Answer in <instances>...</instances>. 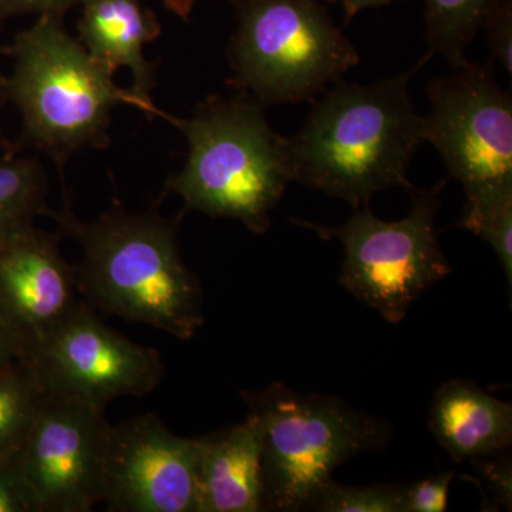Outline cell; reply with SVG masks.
<instances>
[{"instance_id": "1", "label": "cell", "mask_w": 512, "mask_h": 512, "mask_svg": "<svg viewBox=\"0 0 512 512\" xmlns=\"http://www.w3.org/2000/svg\"><path fill=\"white\" fill-rule=\"evenodd\" d=\"M431 56L409 72L370 84L343 80L320 93L301 130L286 138L292 183L346 201L353 210L389 188L416 190L407 170L424 143L423 116L409 87Z\"/></svg>"}, {"instance_id": "2", "label": "cell", "mask_w": 512, "mask_h": 512, "mask_svg": "<svg viewBox=\"0 0 512 512\" xmlns=\"http://www.w3.org/2000/svg\"><path fill=\"white\" fill-rule=\"evenodd\" d=\"M46 217L77 242L76 285L93 309L190 340L204 325L202 289L184 264L178 242L181 218L156 210L131 212L114 200L96 220L74 214L69 198Z\"/></svg>"}, {"instance_id": "3", "label": "cell", "mask_w": 512, "mask_h": 512, "mask_svg": "<svg viewBox=\"0 0 512 512\" xmlns=\"http://www.w3.org/2000/svg\"><path fill=\"white\" fill-rule=\"evenodd\" d=\"M266 107L248 94L207 97L188 119L160 111L188 143L187 161L165 184L185 210L242 222L254 234L271 227L272 211L292 183L286 137Z\"/></svg>"}, {"instance_id": "4", "label": "cell", "mask_w": 512, "mask_h": 512, "mask_svg": "<svg viewBox=\"0 0 512 512\" xmlns=\"http://www.w3.org/2000/svg\"><path fill=\"white\" fill-rule=\"evenodd\" d=\"M8 53L12 70L0 80V94L18 107L23 138L56 164L86 148L109 147L111 113L119 104L151 117L160 113L117 86L114 74L67 32L62 15H40Z\"/></svg>"}, {"instance_id": "5", "label": "cell", "mask_w": 512, "mask_h": 512, "mask_svg": "<svg viewBox=\"0 0 512 512\" xmlns=\"http://www.w3.org/2000/svg\"><path fill=\"white\" fill-rule=\"evenodd\" d=\"M241 397L264 431V511L309 510L336 468L366 451L382 450L393 436L387 421L338 397L296 392L284 383L242 390Z\"/></svg>"}, {"instance_id": "6", "label": "cell", "mask_w": 512, "mask_h": 512, "mask_svg": "<svg viewBox=\"0 0 512 512\" xmlns=\"http://www.w3.org/2000/svg\"><path fill=\"white\" fill-rule=\"evenodd\" d=\"M229 2L237 28L227 49L228 84L264 107L312 103L360 63L322 0Z\"/></svg>"}, {"instance_id": "7", "label": "cell", "mask_w": 512, "mask_h": 512, "mask_svg": "<svg viewBox=\"0 0 512 512\" xmlns=\"http://www.w3.org/2000/svg\"><path fill=\"white\" fill-rule=\"evenodd\" d=\"M446 184L443 180L430 190L410 192L412 211L399 221L380 220L370 205H365L355 208L350 220L338 227L296 218L291 222L326 241L338 239L345 249L340 284L396 325L406 318L421 293L451 272L436 228Z\"/></svg>"}, {"instance_id": "8", "label": "cell", "mask_w": 512, "mask_h": 512, "mask_svg": "<svg viewBox=\"0 0 512 512\" xmlns=\"http://www.w3.org/2000/svg\"><path fill=\"white\" fill-rule=\"evenodd\" d=\"M423 140L436 148L467 198L512 185V96L493 63L467 62L427 87Z\"/></svg>"}, {"instance_id": "9", "label": "cell", "mask_w": 512, "mask_h": 512, "mask_svg": "<svg viewBox=\"0 0 512 512\" xmlns=\"http://www.w3.org/2000/svg\"><path fill=\"white\" fill-rule=\"evenodd\" d=\"M110 430L104 410L66 394L43 392L19 450L39 512H89L103 503Z\"/></svg>"}, {"instance_id": "10", "label": "cell", "mask_w": 512, "mask_h": 512, "mask_svg": "<svg viewBox=\"0 0 512 512\" xmlns=\"http://www.w3.org/2000/svg\"><path fill=\"white\" fill-rule=\"evenodd\" d=\"M46 392L66 394L106 410L124 396L141 397L160 386V353L107 328L86 301L25 360Z\"/></svg>"}, {"instance_id": "11", "label": "cell", "mask_w": 512, "mask_h": 512, "mask_svg": "<svg viewBox=\"0 0 512 512\" xmlns=\"http://www.w3.org/2000/svg\"><path fill=\"white\" fill-rule=\"evenodd\" d=\"M197 437L175 436L156 414L111 424L103 503L111 512H195Z\"/></svg>"}, {"instance_id": "12", "label": "cell", "mask_w": 512, "mask_h": 512, "mask_svg": "<svg viewBox=\"0 0 512 512\" xmlns=\"http://www.w3.org/2000/svg\"><path fill=\"white\" fill-rule=\"evenodd\" d=\"M63 235L35 225L0 244V318L26 360L83 301Z\"/></svg>"}, {"instance_id": "13", "label": "cell", "mask_w": 512, "mask_h": 512, "mask_svg": "<svg viewBox=\"0 0 512 512\" xmlns=\"http://www.w3.org/2000/svg\"><path fill=\"white\" fill-rule=\"evenodd\" d=\"M262 424L249 413L242 423L197 437L195 512L264 511Z\"/></svg>"}, {"instance_id": "14", "label": "cell", "mask_w": 512, "mask_h": 512, "mask_svg": "<svg viewBox=\"0 0 512 512\" xmlns=\"http://www.w3.org/2000/svg\"><path fill=\"white\" fill-rule=\"evenodd\" d=\"M80 43L89 55L116 73L127 67L133 76L131 92L150 106L156 69L144 56V46L161 35V25L143 0H87L77 22Z\"/></svg>"}, {"instance_id": "15", "label": "cell", "mask_w": 512, "mask_h": 512, "mask_svg": "<svg viewBox=\"0 0 512 512\" xmlns=\"http://www.w3.org/2000/svg\"><path fill=\"white\" fill-rule=\"evenodd\" d=\"M429 429L454 463L498 456L511 447L512 406L471 380H450L434 394Z\"/></svg>"}, {"instance_id": "16", "label": "cell", "mask_w": 512, "mask_h": 512, "mask_svg": "<svg viewBox=\"0 0 512 512\" xmlns=\"http://www.w3.org/2000/svg\"><path fill=\"white\" fill-rule=\"evenodd\" d=\"M47 194V175L39 161L0 158V244L46 215Z\"/></svg>"}, {"instance_id": "17", "label": "cell", "mask_w": 512, "mask_h": 512, "mask_svg": "<svg viewBox=\"0 0 512 512\" xmlns=\"http://www.w3.org/2000/svg\"><path fill=\"white\" fill-rule=\"evenodd\" d=\"M501 0H424L430 53L443 56L453 69L467 62L466 50L491 10Z\"/></svg>"}, {"instance_id": "18", "label": "cell", "mask_w": 512, "mask_h": 512, "mask_svg": "<svg viewBox=\"0 0 512 512\" xmlns=\"http://www.w3.org/2000/svg\"><path fill=\"white\" fill-rule=\"evenodd\" d=\"M43 392L36 373L25 360L0 367V457L22 448Z\"/></svg>"}, {"instance_id": "19", "label": "cell", "mask_w": 512, "mask_h": 512, "mask_svg": "<svg viewBox=\"0 0 512 512\" xmlns=\"http://www.w3.org/2000/svg\"><path fill=\"white\" fill-rule=\"evenodd\" d=\"M458 227L473 232L491 245L512 285V185L467 198Z\"/></svg>"}, {"instance_id": "20", "label": "cell", "mask_w": 512, "mask_h": 512, "mask_svg": "<svg viewBox=\"0 0 512 512\" xmlns=\"http://www.w3.org/2000/svg\"><path fill=\"white\" fill-rule=\"evenodd\" d=\"M404 485L349 487L330 481L313 498L309 510L323 512H402Z\"/></svg>"}, {"instance_id": "21", "label": "cell", "mask_w": 512, "mask_h": 512, "mask_svg": "<svg viewBox=\"0 0 512 512\" xmlns=\"http://www.w3.org/2000/svg\"><path fill=\"white\" fill-rule=\"evenodd\" d=\"M0 512H39L20 467L19 451L0 457Z\"/></svg>"}, {"instance_id": "22", "label": "cell", "mask_w": 512, "mask_h": 512, "mask_svg": "<svg viewBox=\"0 0 512 512\" xmlns=\"http://www.w3.org/2000/svg\"><path fill=\"white\" fill-rule=\"evenodd\" d=\"M453 478L454 471H444L419 483L404 485L402 512L446 511Z\"/></svg>"}, {"instance_id": "23", "label": "cell", "mask_w": 512, "mask_h": 512, "mask_svg": "<svg viewBox=\"0 0 512 512\" xmlns=\"http://www.w3.org/2000/svg\"><path fill=\"white\" fill-rule=\"evenodd\" d=\"M483 29L487 33L493 59L512 74V0H501L485 19Z\"/></svg>"}, {"instance_id": "24", "label": "cell", "mask_w": 512, "mask_h": 512, "mask_svg": "<svg viewBox=\"0 0 512 512\" xmlns=\"http://www.w3.org/2000/svg\"><path fill=\"white\" fill-rule=\"evenodd\" d=\"M87 0H0V22L20 15H66L73 6Z\"/></svg>"}, {"instance_id": "25", "label": "cell", "mask_w": 512, "mask_h": 512, "mask_svg": "<svg viewBox=\"0 0 512 512\" xmlns=\"http://www.w3.org/2000/svg\"><path fill=\"white\" fill-rule=\"evenodd\" d=\"M471 461L476 464L478 471L487 478L495 497H498V503L511 508V461L503 460L493 463V461H485L484 457Z\"/></svg>"}, {"instance_id": "26", "label": "cell", "mask_w": 512, "mask_h": 512, "mask_svg": "<svg viewBox=\"0 0 512 512\" xmlns=\"http://www.w3.org/2000/svg\"><path fill=\"white\" fill-rule=\"evenodd\" d=\"M20 359V350L18 343L13 339L12 333L6 328L2 318H0V367L9 365Z\"/></svg>"}, {"instance_id": "27", "label": "cell", "mask_w": 512, "mask_h": 512, "mask_svg": "<svg viewBox=\"0 0 512 512\" xmlns=\"http://www.w3.org/2000/svg\"><path fill=\"white\" fill-rule=\"evenodd\" d=\"M330 3H340L345 12V25H348L350 20L359 15L362 10L369 8H379V6L392 3L394 0H328Z\"/></svg>"}, {"instance_id": "28", "label": "cell", "mask_w": 512, "mask_h": 512, "mask_svg": "<svg viewBox=\"0 0 512 512\" xmlns=\"http://www.w3.org/2000/svg\"><path fill=\"white\" fill-rule=\"evenodd\" d=\"M168 10L183 20H190L192 8H194L195 0H163Z\"/></svg>"}]
</instances>
